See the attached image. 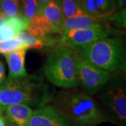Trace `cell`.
Here are the masks:
<instances>
[{"label":"cell","instance_id":"27","mask_svg":"<svg viewBox=\"0 0 126 126\" xmlns=\"http://www.w3.org/2000/svg\"><path fill=\"white\" fill-rule=\"evenodd\" d=\"M6 18V17L5 16L4 14H3V13L1 11V10H0V23H1Z\"/></svg>","mask_w":126,"mask_h":126},{"label":"cell","instance_id":"7","mask_svg":"<svg viewBox=\"0 0 126 126\" xmlns=\"http://www.w3.org/2000/svg\"><path fill=\"white\" fill-rule=\"evenodd\" d=\"M111 74L82 58L79 60L77 67L78 83L88 94H96L111 78Z\"/></svg>","mask_w":126,"mask_h":126},{"label":"cell","instance_id":"28","mask_svg":"<svg viewBox=\"0 0 126 126\" xmlns=\"http://www.w3.org/2000/svg\"><path fill=\"white\" fill-rule=\"evenodd\" d=\"M1 110L0 109V114H1Z\"/></svg>","mask_w":126,"mask_h":126},{"label":"cell","instance_id":"17","mask_svg":"<svg viewBox=\"0 0 126 126\" xmlns=\"http://www.w3.org/2000/svg\"><path fill=\"white\" fill-rule=\"evenodd\" d=\"M0 10L6 18L22 14L20 0H0Z\"/></svg>","mask_w":126,"mask_h":126},{"label":"cell","instance_id":"23","mask_svg":"<svg viewBox=\"0 0 126 126\" xmlns=\"http://www.w3.org/2000/svg\"><path fill=\"white\" fill-rule=\"evenodd\" d=\"M6 80V74H5V67L4 63L0 61V85L2 84Z\"/></svg>","mask_w":126,"mask_h":126},{"label":"cell","instance_id":"3","mask_svg":"<svg viewBox=\"0 0 126 126\" xmlns=\"http://www.w3.org/2000/svg\"><path fill=\"white\" fill-rule=\"evenodd\" d=\"M80 55L74 50L60 45L53 48L44 66L46 78L63 89L79 86L77 67Z\"/></svg>","mask_w":126,"mask_h":126},{"label":"cell","instance_id":"21","mask_svg":"<svg viewBox=\"0 0 126 126\" xmlns=\"http://www.w3.org/2000/svg\"><path fill=\"white\" fill-rule=\"evenodd\" d=\"M18 33L3 20L0 23V42L16 38Z\"/></svg>","mask_w":126,"mask_h":126},{"label":"cell","instance_id":"22","mask_svg":"<svg viewBox=\"0 0 126 126\" xmlns=\"http://www.w3.org/2000/svg\"><path fill=\"white\" fill-rule=\"evenodd\" d=\"M126 8L118 9L109 18V22L113 23L116 27L126 28Z\"/></svg>","mask_w":126,"mask_h":126},{"label":"cell","instance_id":"13","mask_svg":"<svg viewBox=\"0 0 126 126\" xmlns=\"http://www.w3.org/2000/svg\"><path fill=\"white\" fill-rule=\"evenodd\" d=\"M27 50H15L5 55L9 67V78H20L27 76L25 67Z\"/></svg>","mask_w":126,"mask_h":126},{"label":"cell","instance_id":"26","mask_svg":"<svg viewBox=\"0 0 126 126\" xmlns=\"http://www.w3.org/2000/svg\"><path fill=\"white\" fill-rule=\"evenodd\" d=\"M0 126H6V120L1 114H0Z\"/></svg>","mask_w":126,"mask_h":126},{"label":"cell","instance_id":"15","mask_svg":"<svg viewBox=\"0 0 126 126\" xmlns=\"http://www.w3.org/2000/svg\"><path fill=\"white\" fill-rule=\"evenodd\" d=\"M16 37L22 41L24 46L28 49L41 50L44 48V42L42 37L32 36L26 32H20Z\"/></svg>","mask_w":126,"mask_h":126},{"label":"cell","instance_id":"6","mask_svg":"<svg viewBox=\"0 0 126 126\" xmlns=\"http://www.w3.org/2000/svg\"><path fill=\"white\" fill-rule=\"evenodd\" d=\"M121 31L111 27L108 23L81 30H64L60 34V45L77 50L105 37L118 36Z\"/></svg>","mask_w":126,"mask_h":126},{"label":"cell","instance_id":"5","mask_svg":"<svg viewBox=\"0 0 126 126\" xmlns=\"http://www.w3.org/2000/svg\"><path fill=\"white\" fill-rule=\"evenodd\" d=\"M99 92V100L113 123L126 126V90L123 77H111Z\"/></svg>","mask_w":126,"mask_h":126},{"label":"cell","instance_id":"9","mask_svg":"<svg viewBox=\"0 0 126 126\" xmlns=\"http://www.w3.org/2000/svg\"><path fill=\"white\" fill-rule=\"evenodd\" d=\"M84 14L91 16H110L117 9L116 0H75Z\"/></svg>","mask_w":126,"mask_h":126},{"label":"cell","instance_id":"12","mask_svg":"<svg viewBox=\"0 0 126 126\" xmlns=\"http://www.w3.org/2000/svg\"><path fill=\"white\" fill-rule=\"evenodd\" d=\"M7 118L17 126H28L34 110L29 106L22 104L6 106L1 109Z\"/></svg>","mask_w":126,"mask_h":126},{"label":"cell","instance_id":"24","mask_svg":"<svg viewBox=\"0 0 126 126\" xmlns=\"http://www.w3.org/2000/svg\"><path fill=\"white\" fill-rule=\"evenodd\" d=\"M116 4L118 9L126 8V0H116Z\"/></svg>","mask_w":126,"mask_h":126},{"label":"cell","instance_id":"1","mask_svg":"<svg viewBox=\"0 0 126 126\" xmlns=\"http://www.w3.org/2000/svg\"><path fill=\"white\" fill-rule=\"evenodd\" d=\"M64 117L77 126H97L113 123L98 102L86 92L75 88L54 93L50 103Z\"/></svg>","mask_w":126,"mask_h":126},{"label":"cell","instance_id":"19","mask_svg":"<svg viewBox=\"0 0 126 126\" xmlns=\"http://www.w3.org/2000/svg\"><path fill=\"white\" fill-rule=\"evenodd\" d=\"M4 21L13 27L18 34L20 32L26 31L30 23V20L25 18L22 14L13 17H7L4 20Z\"/></svg>","mask_w":126,"mask_h":126},{"label":"cell","instance_id":"11","mask_svg":"<svg viewBox=\"0 0 126 126\" xmlns=\"http://www.w3.org/2000/svg\"><path fill=\"white\" fill-rule=\"evenodd\" d=\"M110 16H91L84 15L78 17L65 18L63 25V32L64 30H69L87 29L101 24L108 23L109 18Z\"/></svg>","mask_w":126,"mask_h":126},{"label":"cell","instance_id":"16","mask_svg":"<svg viewBox=\"0 0 126 126\" xmlns=\"http://www.w3.org/2000/svg\"><path fill=\"white\" fill-rule=\"evenodd\" d=\"M60 4L61 6L65 18H74L86 15L75 0H60Z\"/></svg>","mask_w":126,"mask_h":126},{"label":"cell","instance_id":"20","mask_svg":"<svg viewBox=\"0 0 126 126\" xmlns=\"http://www.w3.org/2000/svg\"><path fill=\"white\" fill-rule=\"evenodd\" d=\"M20 49L27 50V48L24 46L22 41L20 40L17 37L10 40L0 42V54L5 55L13 51Z\"/></svg>","mask_w":126,"mask_h":126},{"label":"cell","instance_id":"4","mask_svg":"<svg viewBox=\"0 0 126 126\" xmlns=\"http://www.w3.org/2000/svg\"><path fill=\"white\" fill-rule=\"evenodd\" d=\"M75 51L82 58L111 74L117 72L126 63L125 46L118 37H105Z\"/></svg>","mask_w":126,"mask_h":126},{"label":"cell","instance_id":"25","mask_svg":"<svg viewBox=\"0 0 126 126\" xmlns=\"http://www.w3.org/2000/svg\"><path fill=\"white\" fill-rule=\"evenodd\" d=\"M38 2H39V4L40 5H43L44 4H46V3H48V2H49V1H57V2H60V0H36Z\"/></svg>","mask_w":126,"mask_h":126},{"label":"cell","instance_id":"18","mask_svg":"<svg viewBox=\"0 0 126 126\" xmlns=\"http://www.w3.org/2000/svg\"><path fill=\"white\" fill-rule=\"evenodd\" d=\"M21 12L23 16L31 20L35 16L39 14L41 5L36 0H20Z\"/></svg>","mask_w":126,"mask_h":126},{"label":"cell","instance_id":"14","mask_svg":"<svg viewBox=\"0 0 126 126\" xmlns=\"http://www.w3.org/2000/svg\"><path fill=\"white\" fill-rule=\"evenodd\" d=\"M27 31L36 37H43L53 33L51 24L42 14H38L30 20Z\"/></svg>","mask_w":126,"mask_h":126},{"label":"cell","instance_id":"10","mask_svg":"<svg viewBox=\"0 0 126 126\" xmlns=\"http://www.w3.org/2000/svg\"><path fill=\"white\" fill-rule=\"evenodd\" d=\"M39 14L45 16L51 24L53 33H63V25L65 18L59 2L51 1L41 5Z\"/></svg>","mask_w":126,"mask_h":126},{"label":"cell","instance_id":"8","mask_svg":"<svg viewBox=\"0 0 126 126\" xmlns=\"http://www.w3.org/2000/svg\"><path fill=\"white\" fill-rule=\"evenodd\" d=\"M28 126H77L50 104L34 110Z\"/></svg>","mask_w":126,"mask_h":126},{"label":"cell","instance_id":"2","mask_svg":"<svg viewBox=\"0 0 126 126\" xmlns=\"http://www.w3.org/2000/svg\"><path fill=\"white\" fill-rule=\"evenodd\" d=\"M53 93L50 86L36 75L8 78L0 85V109L22 104L38 109L49 104Z\"/></svg>","mask_w":126,"mask_h":126}]
</instances>
